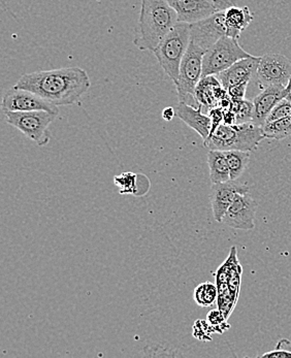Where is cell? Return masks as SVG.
Instances as JSON below:
<instances>
[{
	"label": "cell",
	"mask_w": 291,
	"mask_h": 358,
	"mask_svg": "<svg viewBox=\"0 0 291 358\" xmlns=\"http://www.w3.org/2000/svg\"><path fill=\"white\" fill-rule=\"evenodd\" d=\"M178 22L177 12L166 0H142L134 45L154 53Z\"/></svg>",
	"instance_id": "7a4b0ae2"
},
{
	"label": "cell",
	"mask_w": 291,
	"mask_h": 358,
	"mask_svg": "<svg viewBox=\"0 0 291 358\" xmlns=\"http://www.w3.org/2000/svg\"><path fill=\"white\" fill-rule=\"evenodd\" d=\"M286 97V87L269 86L253 99L254 114L252 122L262 127L274 108Z\"/></svg>",
	"instance_id": "2e32d148"
},
{
	"label": "cell",
	"mask_w": 291,
	"mask_h": 358,
	"mask_svg": "<svg viewBox=\"0 0 291 358\" xmlns=\"http://www.w3.org/2000/svg\"><path fill=\"white\" fill-rule=\"evenodd\" d=\"M223 123L225 124H236V114L232 112V110H225V119H223Z\"/></svg>",
	"instance_id": "f546056e"
},
{
	"label": "cell",
	"mask_w": 291,
	"mask_h": 358,
	"mask_svg": "<svg viewBox=\"0 0 291 358\" xmlns=\"http://www.w3.org/2000/svg\"><path fill=\"white\" fill-rule=\"evenodd\" d=\"M285 99H288V101L291 103V78L290 80V83H288V87H286V97Z\"/></svg>",
	"instance_id": "d6a6232c"
},
{
	"label": "cell",
	"mask_w": 291,
	"mask_h": 358,
	"mask_svg": "<svg viewBox=\"0 0 291 358\" xmlns=\"http://www.w3.org/2000/svg\"><path fill=\"white\" fill-rule=\"evenodd\" d=\"M176 116V108H171V106H167V108H164L162 110V118L164 120L169 122V121L173 120V117Z\"/></svg>",
	"instance_id": "4dcf8cb0"
},
{
	"label": "cell",
	"mask_w": 291,
	"mask_h": 358,
	"mask_svg": "<svg viewBox=\"0 0 291 358\" xmlns=\"http://www.w3.org/2000/svg\"><path fill=\"white\" fill-rule=\"evenodd\" d=\"M190 43V24L178 22L154 51L160 66L173 84L179 79L180 66Z\"/></svg>",
	"instance_id": "277c9868"
},
{
	"label": "cell",
	"mask_w": 291,
	"mask_h": 358,
	"mask_svg": "<svg viewBox=\"0 0 291 358\" xmlns=\"http://www.w3.org/2000/svg\"><path fill=\"white\" fill-rule=\"evenodd\" d=\"M252 56L241 47L238 38L223 36L204 56L203 78L218 75L239 60Z\"/></svg>",
	"instance_id": "52a82bcc"
},
{
	"label": "cell",
	"mask_w": 291,
	"mask_h": 358,
	"mask_svg": "<svg viewBox=\"0 0 291 358\" xmlns=\"http://www.w3.org/2000/svg\"><path fill=\"white\" fill-rule=\"evenodd\" d=\"M90 86L88 73L77 66L26 73L15 85L57 106L78 103Z\"/></svg>",
	"instance_id": "6da1fadb"
},
{
	"label": "cell",
	"mask_w": 291,
	"mask_h": 358,
	"mask_svg": "<svg viewBox=\"0 0 291 358\" xmlns=\"http://www.w3.org/2000/svg\"><path fill=\"white\" fill-rule=\"evenodd\" d=\"M205 50L189 43L187 51L180 66L179 79L175 84L180 103L193 108H201L195 99V89L203 78V62Z\"/></svg>",
	"instance_id": "5b68a950"
},
{
	"label": "cell",
	"mask_w": 291,
	"mask_h": 358,
	"mask_svg": "<svg viewBox=\"0 0 291 358\" xmlns=\"http://www.w3.org/2000/svg\"><path fill=\"white\" fill-rule=\"evenodd\" d=\"M229 162L230 180H238L248 166L251 152L229 150L225 151Z\"/></svg>",
	"instance_id": "ffe728a7"
},
{
	"label": "cell",
	"mask_w": 291,
	"mask_h": 358,
	"mask_svg": "<svg viewBox=\"0 0 291 358\" xmlns=\"http://www.w3.org/2000/svg\"><path fill=\"white\" fill-rule=\"evenodd\" d=\"M218 299V287L211 282L199 284L194 290V301L201 307H211Z\"/></svg>",
	"instance_id": "7402d4cb"
},
{
	"label": "cell",
	"mask_w": 291,
	"mask_h": 358,
	"mask_svg": "<svg viewBox=\"0 0 291 358\" xmlns=\"http://www.w3.org/2000/svg\"><path fill=\"white\" fill-rule=\"evenodd\" d=\"M2 110L12 112H28V110H47L59 114L57 106L49 103L36 93L26 89L14 88L6 91L2 99Z\"/></svg>",
	"instance_id": "8fae6325"
},
{
	"label": "cell",
	"mask_w": 291,
	"mask_h": 358,
	"mask_svg": "<svg viewBox=\"0 0 291 358\" xmlns=\"http://www.w3.org/2000/svg\"><path fill=\"white\" fill-rule=\"evenodd\" d=\"M227 93V89L222 86L216 76H207L201 78L195 89V99L201 106L203 112H208L220 105Z\"/></svg>",
	"instance_id": "5bb4252c"
},
{
	"label": "cell",
	"mask_w": 291,
	"mask_h": 358,
	"mask_svg": "<svg viewBox=\"0 0 291 358\" xmlns=\"http://www.w3.org/2000/svg\"><path fill=\"white\" fill-rule=\"evenodd\" d=\"M225 18L227 30H229L227 36L239 40L242 32L253 21L254 16L248 6L239 8L234 6L225 10Z\"/></svg>",
	"instance_id": "ac0fdd59"
},
{
	"label": "cell",
	"mask_w": 291,
	"mask_h": 358,
	"mask_svg": "<svg viewBox=\"0 0 291 358\" xmlns=\"http://www.w3.org/2000/svg\"><path fill=\"white\" fill-rule=\"evenodd\" d=\"M114 182L120 190L121 194H132L136 192V173H125L122 175L116 176Z\"/></svg>",
	"instance_id": "cb8c5ba5"
},
{
	"label": "cell",
	"mask_w": 291,
	"mask_h": 358,
	"mask_svg": "<svg viewBox=\"0 0 291 358\" xmlns=\"http://www.w3.org/2000/svg\"><path fill=\"white\" fill-rule=\"evenodd\" d=\"M262 358H286L291 357V350L284 348L281 343H278L277 347L275 350H271L270 352L264 353L262 355Z\"/></svg>",
	"instance_id": "f1b7e54d"
},
{
	"label": "cell",
	"mask_w": 291,
	"mask_h": 358,
	"mask_svg": "<svg viewBox=\"0 0 291 358\" xmlns=\"http://www.w3.org/2000/svg\"><path fill=\"white\" fill-rule=\"evenodd\" d=\"M6 122L28 138L36 143L40 147L45 146L51 140L49 128L58 114L47 112V110H28V112H4Z\"/></svg>",
	"instance_id": "8992f818"
},
{
	"label": "cell",
	"mask_w": 291,
	"mask_h": 358,
	"mask_svg": "<svg viewBox=\"0 0 291 358\" xmlns=\"http://www.w3.org/2000/svg\"><path fill=\"white\" fill-rule=\"evenodd\" d=\"M207 162L210 169L211 182L213 184L229 181V166L225 151L208 150Z\"/></svg>",
	"instance_id": "d6986e66"
},
{
	"label": "cell",
	"mask_w": 291,
	"mask_h": 358,
	"mask_svg": "<svg viewBox=\"0 0 291 358\" xmlns=\"http://www.w3.org/2000/svg\"><path fill=\"white\" fill-rule=\"evenodd\" d=\"M229 110L236 114V123L252 122L253 120V101H248L246 99L232 101Z\"/></svg>",
	"instance_id": "603a6c76"
},
{
	"label": "cell",
	"mask_w": 291,
	"mask_h": 358,
	"mask_svg": "<svg viewBox=\"0 0 291 358\" xmlns=\"http://www.w3.org/2000/svg\"><path fill=\"white\" fill-rule=\"evenodd\" d=\"M249 83L234 85V86L229 87L227 89V93L232 101H240V99H245V94H246L247 87Z\"/></svg>",
	"instance_id": "83f0119b"
},
{
	"label": "cell",
	"mask_w": 291,
	"mask_h": 358,
	"mask_svg": "<svg viewBox=\"0 0 291 358\" xmlns=\"http://www.w3.org/2000/svg\"><path fill=\"white\" fill-rule=\"evenodd\" d=\"M225 10L190 24V43L207 52L221 38L227 36L229 30L225 24Z\"/></svg>",
	"instance_id": "9c48e42d"
},
{
	"label": "cell",
	"mask_w": 291,
	"mask_h": 358,
	"mask_svg": "<svg viewBox=\"0 0 291 358\" xmlns=\"http://www.w3.org/2000/svg\"><path fill=\"white\" fill-rule=\"evenodd\" d=\"M208 115L212 120V131H211L212 134L219 125L222 124L223 119H225V110L220 106H216V108L208 110Z\"/></svg>",
	"instance_id": "4316f807"
},
{
	"label": "cell",
	"mask_w": 291,
	"mask_h": 358,
	"mask_svg": "<svg viewBox=\"0 0 291 358\" xmlns=\"http://www.w3.org/2000/svg\"><path fill=\"white\" fill-rule=\"evenodd\" d=\"M177 12L178 21L192 24L223 10L215 0H166Z\"/></svg>",
	"instance_id": "4fadbf2b"
},
{
	"label": "cell",
	"mask_w": 291,
	"mask_h": 358,
	"mask_svg": "<svg viewBox=\"0 0 291 358\" xmlns=\"http://www.w3.org/2000/svg\"><path fill=\"white\" fill-rule=\"evenodd\" d=\"M291 78V60L282 54L262 56L256 71V79L262 89L269 86L288 87Z\"/></svg>",
	"instance_id": "ba28073f"
},
{
	"label": "cell",
	"mask_w": 291,
	"mask_h": 358,
	"mask_svg": "<svg viewBox=\"0 0 291 358\" xmlns=\"http://www.w3.org/2000/svg\"><path fill=\"white\" fill-rule=\"evenodd\" d=\"M250 188L240 182L229 180L222 183L213 184L211 191V205L213 216L217 222H222L223 217L227 212L234 197L239 193H249Z\"/></svg>",
	"instance_id": "7c38bea8"
},
{
	"label": "cell",
	"mask_w": 291,
	"mask_h": 358,
	"mask_svg": "<svg viewBox=\"0 0 291 358\" xmlns=\"http://www.w3.org/2000/svg\"><path fill=\"white\" fill-rule=\"evenodd\" d=\"M290 116H291V103L288 99H283L271 110L270 115L267 118L266 123L274 122V121Z\"/></svg>",
	"instance_id": "484cf974"
},
{
	"label": "cell",
	"mask_w": 291,
	"mask_h": 358,
	"mask_svg": "<svg viewBox=\"0 0 291 358\" xmlns=\"http://www.w3.org/2000/svg\"><path fill=\"white\" fill-rule=\"evenodd\" d=\"M260 60V57L257 56L239 60L222 73L216 75V77L227 90L234 85L249 83L252 77L256 75Z\"/></svg>",
	"instance_id": "9a60e30c"
},
{
	"label": "cell",
	"mask_w": 291,
	"mask_h": 358,
	"mask_svg": "<svg viewBox=\"0 0 291 358\" xmlns=\"http://www.w3.org/2000/svg\"><path fill=\"white\" fill-rule=\"evenodd\" d=\"M215 1L217 2V4H218L223 10H227V8H230V6H236L238 0H215Z\"/></svg>",
	"instance_id": "1f68e13d"
},
{
	"label": "cell",
	"mask_w": 291,
	"mask_h": 358,
	"mask_svg": "<svg viewBox=\"0 0 291 358\" xmlns=\"http://www.w3.org/2000/svg\"><path fill=\"white\" fill-rule=\"evenodd\" d=\"M176 116L195 130L204 141L207 140L212 131V120L208 114L203 112L201 108H193L186 103H179L176 108Z\"/></svg>",
	"instance_id": "e0dca14e"
},
{
	"label": "cell",
	"mask_w": 291,
	"mask_h": 358,
	"mask_svg": "<svg viewBox=\"0 0 291 358\" xmlns=\"http://www.w3.org/2000/svg\"><path fill=\"white\" fill-rule=\"evenodd\" d=\"M208 322L213 327V331L219 334H223L229 329V324L227 322V317L221 310H213L208 314Z\"/></svg>",
	"instance_id": "d4e9b609"
},
{
	"label": "cell",
	"mask_w": 291,
	"mask_h": 358,
	"mask_svg": "<svg viewBox=\"0 0 291 358\" xmlns=\"http://www.w3.org/2000/svg\"><path fill=\"white\" fill-rule=\"evenodd\" d=\"M264 136L271 140L281 141L291 136V116L262 125Z\"/></svg>",
	"instance_id": "44dd1931"
},
{
	"label": "cell",
	"mask_w": 291,
	"mask_h": 358,
	"mask_svg": "<svg viewBox=\"0 0 291 358\" xmlns=\"http://www.w3.org/2000/svg\"><path fill=\"white\" fill-rule=\"evenodd\" d=\"M266 138L262 127L253 122L219 125L214 132L204 141V146L208 150H240L252 152Z\"/></svg>",
	"instance_id": "3957f363"
},
{
	"label": "cell",
	"mask_w": 291,
	"mask_h": 358,
	"mask_svg": "<svg viewBox=\"0 0 291 358\" xmlns=\"http://www.w3.org/2000/svg\"><path fill=\"white\" fill-rule=\"evenodd\" d=\"M257 203L249 193H239L223 217V224L241 231H251L255 227Z\"/></svg>",
	"instance_id": "30bf717a"
}]
</instances>
